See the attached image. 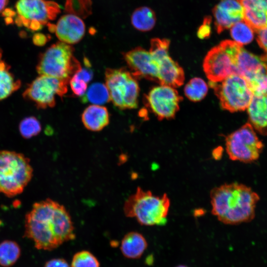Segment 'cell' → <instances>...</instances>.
I'll return each instance as SVG.
<instances>
[{
	"mask_svg": "<svg viewBox=\"0 0 267 267\" xmlns=\"http://www.w3.org/2000/svg\"><path fill=\"white\" fill-rule=\"evenodd\" d=\"M15 8L16 24L33 31L41 29L60 12L57 3L47 0H18Z\"/></svg>",
	"mask_w": 267,
	"mask_h": 267,
	"instance_id": "obj_9",
	"label": "cell"
},
{
	"mask_svg": "<svg viewBox=\"0 0 267 267\" xmlns=\"http://www.w3.org/2000/svg\"><path fill=\"white\" fill-rule=\"evenodd\" d=\"M24 228V236L40 250H52L76 237L70 214L63 205L50 198L33 205L25 215Z\"/></svg>",
	"mask_w": 267,
	"mask_h": 267,
	"instance_id": "obj_1",
	"label": "cell"
},
{
	"mask_svg": "<svg viewBox=\"0 0 267 267\" xmlns=\"http://www.w3.org/2000/svg\"><path fill=\"white\" fill-rule=\"evenodd\" d=\"M83 95V102H89L101 105L110 101V95L105 84L100 83L92 84Z\"/></svg>",
	"mask_w": 267,
	"mask_h": 267,
	"instance_id": "obj_25",
	"label": "cell"
},
{
	"mask_svg": "<svg viewBox=\"0 0 267 267\" xmlns=\"http://www.w3.org/2000/svg\"><path fill=\"white\" fill-rule=\"evenodd\" d=\"M1 56H2V51L1 50L0 48V62L2 61L1 59Z\"/></svg>",
	"mask_w": 267,
	"mask_h": 267,
	"instance_id": "obj_37",
	"label": "cell"
},
{
	"mask_svg": "<svg viewBox=\"0 0 267 267\" xmlns=\"http://www.w3.org/2000/svg\"><path fill=\"white\" fill-rule=\"evenodd\" d=\"M170 42L167 39L154 38L150 41L149 52L158 67V83L173 88L184 83L183 69L169 55Z\"/></svg>",
	"mask_w": 267,
	"mask_h": 267,
	"instance_id": "obj_11",
	"label": "cell"
},
{
	"mask_svg": "<svg viewBox=\"0 0 267 267\" xmlns=\"http://www.w3.org/2000/svg\"><path fill=\"white\" fill-rule=\"evenodd\" d=\"M19 132L25 138H30L38 135L41 131L42 127L38 120L33 116L24 119L20 123Z\"/></svg>",
	"mask_w": 267,
	"mask_h": 267,
	"instance_id": "obj_29",
	"label": "cell"
},
{
	"mask_svg": "<svg viewBox=\"0 0 267 267\" xmlns=\"http://www.w3.org/2000/svg\"><path fill=\"white\" fill-rule=\"evenodd\" d=\"M84 64L85 67L84 68H82L74 75L88 83L92 80L93 72L90 69L91 64L88 59L85 58Z\"/></svg>",
	"mask_w": 267,
	"mask_h": 267,
	"instance_id": "obj_31",
	"label": "cell"
},
{
	"mask_svg": "<svg viewBox=\"0 0 267 267\" xmlns=\"http://www.w3.org/2000/svg\"><path fill=\"white\" fill-rule=\"evenodd\" d=\"M213 13L218 33L244 20V9L240 0H221L214 7Z\"/></svg>",
	"mask_w": 267,
	"mask_h": 267,
	"instance_id": "obj_16",
	"label": "cell"
},
{
	"mask_svg": "<svg viewBox=\"0 0 267 267\" xmlns=\"http://www.w3.org/2000/svg\"><path fill=\"white\" fill-rule=\"evenodd\" d=\"M9 0H0V13L5 9Z\"/></svg>",
	"mask_w": 267,
	"mask_h": 267,
	"instance_id": "obj_36",
	"label": "cell"
},
{
	"mask_svg": "<svg viewBox=\"0 0 267 267\" xmlns=\"http://www.w3.org/2000/svg\"><path fill=\"white\" fill-rule=\"evenodd\" d=\"M71 267H100L97 259L89 251L82 250L73 257Z\"/></svg>",
	"mask_w": 267,
	"mask_h": 267,
	"instance_id": "obj_28",
	"label": "cell"
},
{
	"mask_svg": "<svg viewBox=\"0 0 267 267\" xmlns=\"http://www.w3.org/2000/svg\"><path fill=\"white\" fill-rule=\"evenodd\" d=\"M69 84L72 92L76 96L84 95L88 89V83L84 80L73 75L69 80Z\"/></svg>",
	"mask_w": 267,
	"mask_h": 267,
	"instance_id": "obj_30",
	"label": "cell"
},
{
	"mask_svg": "<svg viewBox=\"0 0 267 267\" xmlns=\"http://www.w3.org/2000/svg\"><path fill=\"white\" fill-rule=\"evenodd\" d=\"M210 196L212 214L226 224L252 221L260 200L258 194L250 187L237 182L215 187L211 190Z\"/></svg>",
	"mask_w": 267,
	"mask_h": 267,
	"instance_id": "obj_2",
	"label": "cell"
},
{
	"mask_svg": "<svg viewBox=\"0 0 267 267\" xmlns=\"http://www.w3.org/2000/svg\"><path fill=\"white\" fill-rule=\"evenodd\" d=\"M82 121L88 130L98 132L109 123L107 109L102 106L92 104L87 107L82 113Z\"/></svg>",
	"mask_w": 267,
	"mask_h": 267,
	"instance_id": "obj_20",
	"label": "cell"
},
{
	"mask_svg": "<svg viewBox=\"0 0 267 267\" xmlns=\"http://www.w3.org/2000/svg\"><path fill=\"white\" fill-rule=\"evenodd\" d=\"M69 82L57 78L40 75L28 86L23 93L25 98L33 102L37 107H53L55 96L63 97L68 91Z\"/></svg>",
	"mask_w": 267,
	"mask_h": 267,
	"instance_id": "obj_13",
	"label": "cell"
},
{
	"mask_svg": "<svg viewBox=\"0 0 267 267\" xmlns=\"http://www.w3.org/2000/svg\"><path fill=\"white\" fill-rule=\"evenodd\" d=\"M254 29L244 20L239 21L230 28L233 41L241 45L250 43L254 37Z\"/></svg>",
	"mask_w": 267,
	"mask_h": 267,
	"instance_id": "obj_26",
	"label": "cell"
},
{
	"mask_svg": "<svg viewBox=\"0 0 267 267\" xmlns=\"http://www.w3.org/2000/svg\"><path fill=\"white\" fill-rule=\"evenodd\" d=\"M247 110L249 123L253 128L267 135V93L254 95Z\"/></svg>",
	"mask_w": 267,
	"mask_h": 267,
	"instance_id": "obj_18",
	"label": "cell"
},
{
	"mask_svg": "<svg viewBox=\"0 0 267 267\" xmlns=\"http://www.w3.org/2000/svg\"><path fill=\"white\" fill-rule=\"evenodd\" d=\"M105 85L110 100L121 110L137 107L139 87L136 79L125 68H107L105 72Z\"/></svg>",
	"mask_w": 267,
	"mask_h": 267,
	"instance_id": "obj_7",
	"label": "cell"
},
{
	"mask_svg": "<svg viewBox=\"0 0 267 267\" xmlns=\"http://www.w3.org/2000/svg\"><path fill=\"white\" fill-rule=\"evenodd\" d=\"M242 47L233 41L224 40L210 50L203 67L210 82H220L230 75L237 74V57Z\"/></svg>",
	"mask_w": 267,
	"mask_h": 267,
	"instance_id": "obj_6",
	"label": "cell"
},
{
	"mask_svg": "<svg viewBox=\"0 0 267 267\" xmlns=\"http://www.w3.org/2000/svg\"><path fill=\"white\" fill-rule=\"evenodd\" d=\"M54 30L60 42L72 44L79 42L85 33V25L78 16L67 14L61 16Z\"/></svg>",
	"mask_w": 267,
	"mask_h": 267,
	"instance_id": "obj_17",
	"label": "cell"
},
{
	"mask_svg": "<svg viewBox=\"0 0 267 267\" xmlns=\"http://www.w3.org/2000/svg\"></svg>",
	"mask_w": 267,
	"mask_h": 267,
	"instance_id": "obj_39",
	"label": "cell"
},
{
	"mask_svg": "<svg viewBox=\"0 0 267 267\" xmlns=\"http://www.w3.org/2000/svg\"><path fill=\"white\" fill-rule=\"evenodd\" d=\"M44 267H71L67 261L62 258H53L47 261Z\"/></svg>",
	"mask_w": 267,
	"mask_h": 267,
	"instance_id": "obj_34",
	"label": "cell"
},
{
	"mask_svg": "<svg viewBox=\"0 0 267 267\" xmlns=\"http://www.w3.org/2000/svg\"><path fill=\"white\" fill-rule=\"evenodd\" d=\"M211 18L206 17L201 26L199 28L197 31L198 37L202 39L208 38L211 33Z\"/></svg>",
	"mask_w": 267,
	"mask_h": 267,
	"instance_id": "obj_32",
	"label": "cell"
},
{
	"mask_svg": "<svg viewBox=\"0 0 267 267\" xmlns=\"http://www.w3.org/2000/svg\"><path fill=\"white\" fill-rule=\"evenodd\" d=\"M122 54L135 78H144L158 83V65L149 51L137 47Z\"/></svg>",
	"mask_w": 267,
	"mask_h": 267,
	"instance_id": "obj_15",
	"label": "cell"
},
{
	"mask_svg": "<svg viewBox=\"0 0 267 267\" xmlns=\"http://www.w3.org/2000/svg\"><path fill=\"white\" fill-rule=\"evenodd\" d=\"M244 9V20L254 30L267 27V0H240Z\"/></svg>",
	"mask_w": 267,
	"mask_h": 267,
	"instance_id": "obj_19",
	"label": "cell"
},
{
	"mask_svg": "<svg viewBox=\"0 0 267 267\" xmlns=\"http://www.w3.org/2000/svg\"><path fill=\"white\" fill-rule=\"evenodd\" d=\"M176 267H187L186 266H185V265H181L178 266H177Z\"/></svg>",
	"mask_w": 267,
	"mask_h": 267,
	"instance_id": "obj_38",
	"label": "cell"
},
{
	"mask_svg": "<svg viewBox=\"0 0 267 267\" xmlns=\"http://www.w3.org/2000/svg\"><path fill=\"white\" fill-rule=\"evenodd\" d=\"M33 40L35 44L39 45H42L46 42L47 39L44 35L39 34L34 38Z\"/></svg>",
	"mask_w": 267,
	"mask_h": 267,
	"instance_id": "obj_35",
	"label": "cell"
},
{
	"mask_svg": "<svg viewBox=\"0 0 267 267\" xmlns=\"http://www.w3.org/2000/svg\"><path fill=\"white\" fill-rule=\"evenodd\" d=\"M20 85V81L14 78L9 71L8 66L1 61L0 62V101L17 90Z\"/></svg>",
	"mask_w": 267,
	"mask_h": 267,
	"instance_id": "obj_23",
	"label": "cell"
},
{
	"mask_svg": "<svg viewBox=\"0 0 267 267\" xmlns=\"http://www.w3.org/2000/svg\"><path fill=\"white\" fill-rule=\"evenodd\" d=\"M156 18L150 8L142 6L136 8L131 16V23L134 28L142 31L151 30L155 26Z\"/></svg>",
	"mask_w": 267,
	"mask_h": 267,
	"instance_id": "obj_22",
	"label": "cell"
},
{
	"mask_svg": "<svg viewBox=\"0 0 267 267\" xmlns=\"http://www.w3.org/2000/svg\"><path fill=\"white\" fill-rule=\"evenodd\" d=\"M21 255L18 244L12 240H6L0 243V265L9 267L13 265Z\"/></svg>",
	"mask_w": 267,
	"mask_h": 267,
	"instance_id": "obj_24",
	"label": "cell"
},
{
	"mask_svg": "<svg viewBox=\"0 0 267 267\" xmlns=\"http://www.w3.org/2000/svg\"><path fill=\"white\" fill-rule=\"evenodd\" d=\"M225 147L230 159L250 163L259 158L264 145L248 123L226 137Z\"/></svg>",
	"mask_w": 267,
	"mask_h": 267,
	"instance_id": "obj_10",
	"label": "cell"
},
{
	"mask_svg": "<svg viewBox=\"0 0 267 267\" xmlns=\"http://www.w3.org/2000/svg\"><path fill=\"white\" fill-rule=\"evenodd\" d=\"M148 244L145 237L140 233L131 231L123 237L120 250L127 258L136 259L140 258L146 249Z\"/></svg>",
	"mask_w": 267,
	"mask_h": 267,
	"instance_id": "obj_21",
	"label": "cell"
},
{
	"mask_svg": "<svg viewBox=\"0 0 267 267\" xmlns=\"http://www.w3.org/2000/svg\"><path fill=\"white\" fill-rule=\"evenodd\" d=\"M257 31V42L260 46L266 52L267 55V27Z\"/></svg>",
	"mask_w": 267,
	"mask_h": 267,
	"instance_id": "obj_33",
	"label": "cell"
},
{
	"mask_svg": "<svg viewBox=\"0 0 267 267\" xmlns=\"http://www.w3.org/2000/svg\"><path fill=\"white\" fill-rule=\"evenodd\" d=\"M70 44L58 42L53 44L40 56L37 71L40 75L57 78L69 82L82 66L74 56Z\"/></svg>",
	"mask_w": 267,
	"mask_h": 267,
	"instance_id": "obj_5",
	"label": "cell"
},
{
	"mask_svg": "<svg viewBox=\"0 0 267 267\" xmlns=\"http://www.w3.org/2000/svg\"><path fill=\"white\" fill-rule=\"evenodd\" d=\"M209 83L222 108L231 112L247 109L254 96L247 82L238 74L230 75L220 82Z\"/></svg>",
	"mask_w": 267,
	"mask_h": 267,
	"instance_id": "obj_8",
	"label": "cell"
},
{
	"mask_svg": "<svg viewBox=\"0 0 267 267\" xmlns=\"http://www.w3.org/2000/svg\"><path fill=\"white\" fill-rule=\"evenodd\" d=\"M182 97L174 88L160 85L145 95L144 103L160 120L174 118Z\"/></svg>",
	"mask_w": 267,
	"mask_h": 267,
	"instance_id": "obj_14",
	"label": "cell"
},
{
	"mask_svg": "<svg viewBox=\"0 0 267 267\" xmlns=\"http://www.w3.org/2000/svg\"><path fill=\"white\" fill-rule=\"evenodd\" d=\"M33 175L30 159L24 154L0 151V193L9 197L21 194Z\"/></svg>",
	"mask_w": 267,
	"mask_h": 267,
	"instance_id": "obj_4",
	"label": "cell"
},
{
	"mask_svg": "<svg viewBox=\"0 0 267 267\" xmlns=\"http://www.w3.org/2000/svg\"><path fill=\"white\" fill-rule=\"evenodd\" d=\"M237 74L243 77L254 95L267 93V55H257L241 48L237 60Z\"/></svg>",
	"mask_w": 267,
	"mask_h": 267,
	"instance_id": "obj_12",
	"label": "cell"
},
{
	"mask_svg": "<svg viewBox=\"0 0 267 267\" xmlns=\"http://www.w3.org/2000/svg\"><path fill=\"white\" fill-rule=\"evenodd\" d=\"M185 96L191 101L197 102L203 99L208 92V86L200 78L191 79L184 89Z\"/></svg>",
	"mask_w": 267,
	"mask_h": 267,
	"instance_id": "obj_27",
	"label": "cell"
},
{
	"mask_svg": "<svg viewBox=\"0 0 267 267\" xmlns=\"http://www.w3.org/2000/svg\"><path fill=\"white\" fill-rule=\"evenodd\" d=\"M170 204L166 193L157 196L137 187L125 202L123 211L127 217L135 218L141 225H163L167 222Z\"/></svg>",
	"mask_w": 267,
	"mask_h": 267,
	"instance_id": "obj_3",
	"label": "cell"
}]
</instances>
